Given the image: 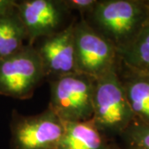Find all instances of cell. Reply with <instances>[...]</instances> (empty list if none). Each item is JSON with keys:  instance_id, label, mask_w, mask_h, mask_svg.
<instances>
[{"instance_id": "1", "label": "cell", "mask_w": 149, "mask_h": 149, "mask_svg": "<svg viewBox=\"0 0 149 149\" xmlns=\"http://www.w3.org/2000/svg\"><path fill=\"white\" fill-rule=\"evenodd\" d=\"M118 52L127 48L149 22L145 0H100L82 17Z\"/></svg>"}, {"instance_id": "2", "label": "cell", "mask_w": 149, "mask_h": 149, "mask_svg": "<svg viewBox=\"0 0 149 149\" xmlns=\"http://www.w3.org/2000/svg\"><path fill=\"white\" fill-rule=\"evenodd\" d=\"M118 66L95 79L93 95L91 119L111 140L115 136L120 137L135 118L118 74Z\"/></svg>"}, {"instance_id": "3", "label": "cell", "mask_w": 149, "mask_h": 149, "mask_svg": "<svg viewBox=\"0 0 149 149\" xmlns=\"http://www.w3.org/2000/svg\"><path fill=\"white\" fill-rule=\"evenodd\" d=\"M95 84V78L76 71L51 80L48 107L64 123L90 120Z\"/></svg>"}, {"instance_id": "4", "label": "cell", "mask_w": 149, "mask_h": 149, "mask_svg": "<svg viewBox=\"0 0 149 149\" xmlns=\"http://www.w3.org/2000/svg\"><path fill=\"white\" fill-rule=\"evenodd\" d=\"M46 79L42 63L34 45L0 60V95L18 100L31 98Z\"/></svg>"}, {"instance_id": "5", "label": "cell", "mask_w": 149, "mask_h": 149, "mask_svg": "<svg viewBox=\"0 0 149 149\" xmlns=\"http://www.w3.org/2000/svg\"><path fill=\"white\" fill-rule=\"evenodd\" d=\"M75 71L97 79L119 64L116 48L81 17L74 28Z\"/></svg>"}, {"instance_id": "6", "label": "cell", "mask_w": 149, "mask_h": 149, "mask_svg": "<svg viewBox=\"0 0 149 149\" xmlns=\"http://www.w3.org/2000/svg\"><path fill=\"white\" fill-rule=\"evenodd\" d=\"M65 123L49 107L35 115H22L13 109L10 121L11 149H56Z\"/></svg>"}, {"instance_id": "7", "label": "cell", "mask_w": 149, "mask_h": 149, "mask_svg": "<svg viewBox=\"0 0 149 149\" xmlns=\"http://www.w3.org/2000/svg\"><path fill=\"white\" fill-rule=\"evenodd\" d=\"M16 9L30 45L63 30L73 20H68L71 12L64 0H23L17 2Z\"/></svg>"}, {"instance_id": "8", "label": "cell", "mask_w": 149, "mask_h": 149, "mask_svg": "<svg viewBox=\"0 0 149 149\" xmlns=\"http://www.w3.org/2000/svg\"><path fill=\"white\" fill-rule=\"evenodd\" d=\"M76 19L63 30L40 39L35 47L41 58L46 78L53 80L75 72L74 28Z\"/></svg>"}, {"instance_id": "9", "label": "cell", "mask_w": 149, "mask_h": 149, "mask_svg": "<svg viewBox=\"0 0 149 149\" xmlns=\"http://www.w3.org/2000/svg\"><path fill=\"white\" fill-rule=\"evenodd\" d=\"M118 74L135 118L149 124V74L129 68L120 59Z\"/></svg>"}, {"instance_id": "10", "label": "cell", "mask_w": 149, "mask_h": 149, "mask_svg": "<svg viewBox=\"0 0 149 149\" xmlns=\"http://www.w3.org/2000/svg\"><path fill=\"white\" fill-rule=\"evenodd\" d=\"M112 142L92 119L65 123V130L56 149H107Z\"/></svg>"}, {"instance_id": "11", "label": "cell", "mask_w": 149, "mask_h": 149, "mask_svg": "<svg viewBox=\"0 0 149 149\" xmlns=\"http://www.w3.org/2000/svg\"><path fill=\"white\" fill-rule=\"evenodd\" d=\"M25 41L26 31L16 8L0 17V60L21 50Z\"/></svg>"}, {"instance_id": "12", "label": "cell", "mask_w": 149, "mask_h": 149, "mask_svg": "<svg viewBox=\"0 0 149 149\" xmlns=\"http://www.w3.org/2000/svg\"><path fill=\"white\" fill-rule=\"evenodd\" d=\"M118 57L129 68L149 74V22L128 47L118 52Z\"/></svg>"}, {"instance_id": "13", "label": "cell", "mask_w": 149, "mask_h": 149, "mask_svg": "<svg viewBox=\"0 0 149 149\" xmlns=\"http://www.w3.org/2000/svg\"><path fill=\"white\" fill-rule=\"evenodd\" d=\"M120 138L124 143L125 148L149 149V124L134 118Z\"/></svg>"}, {"instance_id": "14", "label": "cell", "mask_w": 149, "mask_h": 149, "mask_svg": "<svg viewBox=\"0 0 149 149\" xmlns=\"http://www.w3.org/2000/svg\"><path fill=\"white\" fill-rule=\"evenodd\" d=\"M98 0H64L67 8L70 12L76 11L81 17L89 14L95 7Z\"/></svg>"}, {"instance_id": "15", "label": "cell", "mask_w": 149, "mask_h": 149, "mask_svg": "<svg viewBox=\"0 0 149 149\" xmlns=\"http://www.w3.org/2000/svg\"><path fill=\"white\" fill-rule=\"evenodd\" d=\"M17 1L0 0V17L3 16L16 8Z\"/></svg>"}, {"instance_id": "16", "label": "cell", "mask_w": 149, "mask_h": 149, "mask_svg": "<svg viewBox=\"0 0 149 149\" xmlns=\"http://www.w3.org/2000/svg\"><path fill=\"white\" fill-rule=\"evenodd\" d=\"M107 149H127L125 148H121V147H119L117 143H115L114 142H113L112 141L110 144H109V148Z\"/></svg>"}, {"instance_id": "17", "label": "cell", "mask_w": 149, "mask_h": 149, "mask_svg": "<svg viewBox=\"0 0 149 149\" xmlns=\"http://www.w3.org/2000/svg\"><path fill=\"white\" fill-rule=\"evenodd\" d=\"M145 3H146V6H147V8H148V17H149V0H145Z\"/></svg>"}]
</instances>
